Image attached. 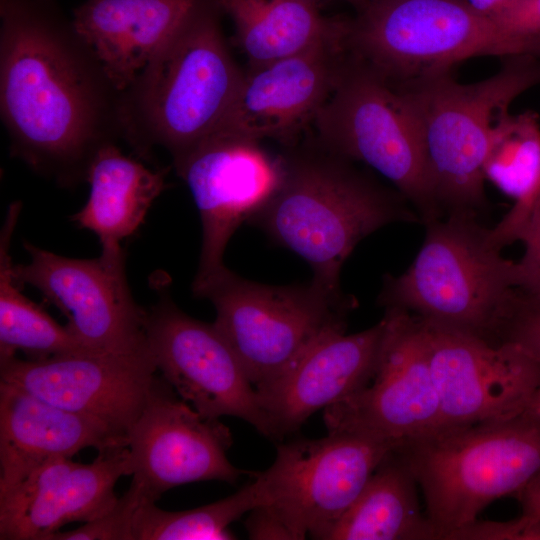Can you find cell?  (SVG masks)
Wrapping results in <instances>:
<instances>
[{
  "label": "cell",
  "mask_w": 540,
  "mask_h": 540,
  "mask_svg": "<svg viewBox=\"0 0 540 540\" xmlns=\"http://www.w3.org/2000/svg\"><path fill=\"white\" fill-rule=\"evenodd\" d=\"M130 475L128 446L98 452L88 464L51 460L0 493L1 540H48L64 525L89 522L117 502L114 487Z\"/></svg>",
  "instance_id": "obj_18"
},
{
  "label": "cell",
  "mask_w": 540,
  "mask_h": 540,
  "mask_svg": "<svg viewBox=\"0 0 540 540\" xmlns=\"http://www.w3.org/2000/svg\"><path fill=\"white\" fill-rule=\"evenodd\" d=\"M399 444L350 433L281 444L272 465L255 473L265 504L295 540L317 535L354 502L375 469Z\"/></svg>",
  "instance_id": "obj_11"
},
{
  "label": "cell",
  "mask_w": 540,
  "mask_h": 540,
  "mask_svg": "<svg viewBox=\"0 0 540 540\" xmlns=\"http://www.w3.org/2000/svg\"><path fill=\"white\" fill-rule=\"evenodd\" d=\"M216 0L192 9L121 95L122 139L139 158L156 147L178 159L228 114L242 71L231 55Z\"/></svg>",
  "instance_id": "obj_3"
},
{
  "label": "cell",
  "mask_w": 540,
  "mask_h": 540,
  "mask_svg": "<svg viewBox=\"0 0 540 540\" xmlns=\"http://www.w3.org/2000/svg\"><path fill=\"white\" fill-rule=\"evenodd\" d=\"M280 159V181L248 223L306 261L312 279L335 293H343V264L362 239L391 223L418 220L398 191L330 152L316 137L291 146Z\"/></svg>",
  "instance_id": "obj_2"
},
{
  "label": "cell",
  "mask_w": 540,
  "mask_h": 540,
  "mask_svg": "<svg viewBox=\"0 0 540 540\" xmlns=\"http://www.w3.org/2000/svg\"><path fill=\"white\" fill-rule=\"evenodd\" d=\"M254 481L214 503L185 511H166L142 501L131 525L130 540H231L229 526L246 512L266 502L262 484Z\"/></svg>",
  "instance_id": "obj_27"
},
{
  "label": "cell",
  "mask_w": 540,
  "mask_h": 540,
  "mask_svg": "<svg viewBox=\"0 0 540 540\" xmlns=\"http://www.w3.org/2000/svg\"><path fill=\"white\" fill-rule=\"evenodd\" d=\"M515 497L521 505V515L540 519V472Z\"/></svg>",
  "instance_id": "obj_36"
},
{
  "label": "cell",
  "mask_w": 540,
  "mask_h": 540,
  "mask_svg": "<svg viewBox=\"0 0 540 540\" xmlns=\"http://www.w3.org/2000/svg\"><path fill=\"white\" fill-rule=\"evenodd\" d=\"M147 348L124 353L76 352L0 361V382L98 421L127 439L156 383Z\"/></svg>",
  "instance_id": "obj_16"
},
{
  "label": "cell",
  "mask_w": 540,
  "mask_h": 540,
  "mask_svg": "<svg viewBox=\"0 0 540 540\" xmlns=\"http://www.w3.org/2000/svg\"><path fill=\"white\" fill-rule=\"evenodd\" d=\"M167 172L168 168H149L124 155L117 143L108 144L93 159L86 181L88 199L70 220L93 232L101 250L121 249V242L138 230L166 188Z\"/></svg>",
  "instance_id": "obj_23"
},
{
  "label": "cell",
  "mask_w": 540,
  "mask_h": 540,
  "mask_svg": "<svg viewBox=\"0 0 540 540\" xmlns=\"http://www.w3.org/2000/svg\"><path fill=\"white\" fill-rule=\"evenodd\" d=\"M385 331L383 316L358 333L330 332L279 376L255 387L273 440L298 430L316 411L368 386L377 372Z\"/></svg>",
  "instance_id": "obj_19"
},
{
  "label": "cell",
  "mask_w": 540,
  "mask_h": 540,
  "mask_svg": "<svg viewBox=\"0 0 540 540\" xmlns=\"http://www.w3.org/2000/svg\"><path fill=\"white\" fill-rule=\"evenodd\" d=\"M346 48L399 86L473 57H540V34H512L461 0H368L350 20Z\"/></svg>",
  "instance_id": "obj_7"
},
{
  "label": "cell",
  "mask_w": 540,
  "mask_h": 540,
  "mask_svg": "<svg viewBox=\"0 0 540 540\" xmlns=\"http://www.w3.org/2000/svg\"><path fill=\"white\" fill-rule=\"evenodd\" d=\"M377 372L361 391L324 409L328 433H350L402 444L443 429L422 321L385 310Z\"/></svg>",
  "instance_id": "obj_10"
},
{
  "label": "cell",
  "mask_w": 540,
  "mask_h": 540,
  "mask_svg": "<svg viewBox=\"0 0 540 540\" xmlns=\"http://www.w3.org/2000/svg\"><path fill=\"white\" fill-rule=\"evenodd\" d=\"M249 539L295 540L286 524L267 505H259L250 511L245 521Z\"/></svg>",
  "instance_id": "obj_35"
},
{
  "label": "cell",
  "mask_w": 540,
  "mask_h": 540,
  "mask_svg": "<svg viewBox=\"0 0 540 540\" xmlns=\"http://www.w3.org/2000/svg\"><path fill=\"white\" fill-rule=\"evenodd\" d=\"M395 448L375 469L348 509L316 539H436L420 510L418 484Z\"/></svg>",
  "instance_id": "obj_25"
},
{
  "label": "cell",
  "mask_w": 540,
  "mask_h": 540,
  "mask_svg": "<svg viewBox=\"0 0 540 540\" xmlns=\"http://www.w3.org/2000/svg\"><path fill=\"white\" fill-rule=\"evenodd\" d=\"M452 540H540V519L521 515L509 521L476 520L455 532Z\"/></svg>",
  "instance_id": "obj_31"
},
{
  "label": "cell",
  "mask_w": 540,
  "mask_h": 540,
  "mask_svg": "<svg viewBox=\"0 0 540 540\" xmlns=\"http://www.w3.org/2000/svg\"><path fill=\"white\" fill-rule=\"evenodd\" d=\"M23 246L30 261L14 264L15 280L36 288L61 311L65 326L84 350L124 353L147 348L146 310L130 291L122 248L78 259L28 241Z\"/></svg>",
  "instance_id": "obj_12"
},
{
  "label": "cell",
  "mask_w": 540,
  "mask_h": 540,
  "mask_svg": "<svg viewBox=\"0 0 540 540\" xmlns=\"http://www.w3.org/2000/svg\"><path fill=\"white\" fill-rule=\"evenodd\" d=\"M189 188L202 225V244L192 285L222 270L228 242L269 200L281 177V159L260 141L217 130L172 161Z\"/></svg>",
  "instance_id": "obj_15"
},
{
  "label": "cell",
  "mask_w": 540,
  "mask_h": 540,
  "mask_svg": "<svg viewBox=\"0 0 540 540\" xmlns=\"http://www.w3.org/2000/svg\"><path fill=\"white\" fill-rule=\"evenodd\" d=\"M503 59L494 75L476 83H460L450 71L396 86L417 115L434 198L443 216L477 214L485 206L483 167L495 117L540 84V57Z\"/></svg>",
  "instance_id": "obj_6"
},
{
  "label": "cell",
  "mask_w": 540,
  "mask_h": 540,
  "mask_svg": "<svg viewBox=\"0 0 540 540\" xmlns=\"http://www.w3.org/2000/svg\"><path fill=\"white\" fill-rule=\"evenodd\" d=\"M145 335L158 371L199 414L241 418L273 440L253 384L214 323L189 316L164 291L146 310Z\"/></svg>",
  "instance_id": "obj_13"
},
{
  "label": "cell",
  "mask_w": 540,
  "mask_h": 540,
  "mask_svg": "<svg viewBox=\"0 0 540 540\" xmlns=\"http://www.w3.org/2000/svg\"><path fill=\"white\" fill-rule=\"evenodd\" d=\"M539 205L540 176L530 195L522 203L514 204L503 219L492 228V235L495 240L502 245H508L516 241L518 233Z\"/></svg>",
  "instance_id": "obj_34"
},
{
  "label": "cell",
  "mask_w": 540,
  "mask_h": 540,
  "mask_svg": "<svg viewBox=\"0 0 540 540\" xmlns=\"http://www.w3.org/2000/svg\"><path fill=\"white\" fill-rule=\"evenodd\" d=\"M346 53L345 44L320 43L249 67L228 114L215 131L260 142L273 138L292 143L329 98Z\"/></svg>",
  "instance_id": "obj_20"
},
{
  "label": "cell",
  "mask_w": 540,
  "mask_h": 540,
  "mask_svg": "<svg viewBox=\"0 0 540 540\" xmlns=\"http://www.w3.org/2000/svg\"><path fill=\"white\" fill-rule=\"evenodd\" d=\"M235 28L249 67L261 66L320 43L346 44L350 19L327 18L308 0H216Z\"/></svg>",
  "instance_id": "obj_24"
},
{
  "label": "cell",
  "mask_w": 540,
  "mask_h": 540,
  "mask_svg": "<svg viewBox=\"0 0 540 540\" xmlns=\"http://www.w3.org/2000/svg\"><path fill=\"white\" fill-rule=\"evenodd\" d=\"M121 95L55 0H0V115L12 156L60 187L122 139Z\"/></svg>",
  "instance_id": "obj_1"
},
{
  "label": "cell",
  "mask_w": 540,
  "mask_h": 540,
  "mask_svg": "<svg viewBox=\"0 0 540 540\" xmlns=\"http://www.w3.org/2000/svg\"><path fill=\"white\" fill-rule=\"evenodd\" d=\"M467 6L481 15L495 19L516 0H461Z\"/></svg>",
  "instance_id": "obj_37"
},
{
  "label": "cell",
  "mask_w": 540,
  "mask_h": 540,
  "mask_svg": "<svg viewBox=\"0 0 540 540\" xmlns=\"http://www.w3.org/2000/svg\"><path fill=\"white\" fill-rule=\"evenodd\" d=\"M142 501L130 486L118 497L115 505L100 517L73 530H59L48 540H130L133 516Z\"/></svg>",
  "instance_id": "obj_29"
},
{
  "label": "cell",
  "mask_w": 540,
  "mask_h": 540,
  "mask_svg": "<svg viewBox=\"0 0 540 540\" xmlns=\"http://www.w3.org/2000/svg\"><path fill=\"white\" fill-rule=\"evenodd\" d=\"M503 341H511L540 360V301L522 294L511 317Z\"/></svg>",
  "instance_id": "obj_32"
},
{
  "label": "cell",
  "mask_w": 540,
  "mask_h": 540,
  "mask_svg": "<svg viewBox=\"0 0 540 540\" xmlns=\"http://www.w3.org/2000/svg\"><path fill=\"white\" fill-rule=\"evenodd\" d=\"M395 451L423 493L436 539L450 540L540 472V412L528 408L506 419L443 428Z\"/></svg>",
  "instance_id": "obj_5"
},
{
  "label": "cell",
  "mask_w": 540,
  "mask_h": 540,
  "mask_svg": "<svg viewBox=\"0 0 540 540\" xmlns=\"http://www.w3.org/2000/svg\"><path fill=\"white\" fill-rule=\"evenodd\" d=\"M493 20L512 34L537 36L540 34V0H516Z\"/></svg>",
  "instance_id": "obj_33"
},
{
  "label": "cell",
  "mask_w": 540,
  "mask_h": 540,
  "mask_svg": "<svg viewBox=\"0 0 540 540\" xmlns=\"http://www.w3.org/2000/svg\"><path fill=\"white\" fill-rule=\"evenodd\" d=\"M317 3L320 0H308ZM353 5L358 11L362 9L368 2V0H343Z\"/></svg>",
  "instance_id": "obj_38"
},
{
  "label": "cell",
  "mask_w": 540,
  "mask_h": 540,
  "mask_svg": "<svg viewBox=\"0 0 540 540\" xmlns=\"http://www.w3.org/2000/svg\"><path fill=\"white\" fill-rule=\"evenodd\" d=\"M523 243L522 257L515 261L516 284L519 291L540 301V205L517 235Z\"/></svg>",
  "instance_id": "obj_30"
},
{
  "label": "cell",
  "mask_w": 540,
  "mask_h": 540,
  "mask_svg": "<svg viewBox=\"0 0 540 540\" xmlns=\"http://www.w3.org/2000/svg\"><path fill=\"white\" fill-rule=\"evenodd\" d=\"M123 446L127 439L98 421L0 382V493L51 460Z\"/></svg>",
  "instance_id": "obj_21"
},
{
  "label": "cell",
  "mask_w": 540,
  "mask_h": 540,
  "mask_svg": "<svg viewBox=\"0 0 540 540\" xmlns=\"http://www.w3.org/2000/svg\"><path fill=\"white\" fill-rule=\"evenodd\" d=\"M192 292L213 304L214 324L254 388L279 376L322 336L346 330L355 304L313 279L300 285H267L226 266L192 285Z\"/></svg>",
  "instance_id": "obj_9"
},
{
  "label": "cell",
  "mask_w": 540,
  "mask_h": 540,
  "mask_svg": "<svg viewBox=\"0 0 540 540\" xmlns=\"http://www.w3.org/2000/svg\"><path fill=\"white\" fill-rule=\"evenodd\" d=\"M531 409L540 412V389L535 394L533 400L531 401L530 407Z\"/></svg>",
  "instance_id": "obj_39"
},
{
  "label": "cell",
  "mask_w": 540,
  "mask_h": 540,
  "mask_svg": "<svg viewBox=\"0 0 540 540\" xmlns=\"http://www.w3.org/2000/svg\"><path fill=\"white\" fill-rule=\"evenodd\" d=\"M22 204L13 202L0 231V361L22 352L27 359L86 351L66 326L26 297L13 275L10 247Z\"/></svg>",
  "instance_id": "obj_26"
},
{
  "label": "cell",
  "mask_w": 540,
  "mask_h": 540,
  "mask_svg": "<svg viewBox=\"0 0 540 540\" xmlns=\"http://www.w3.org/2000/svg\"><path fill=\"white\" fill-rule=\"evenodd\" d=\"M422 323L443 428L506 419L530 407L540 389V360L511 341Z\"/></svg>",
  "instance_id": "obj_14"
},
{
  "label": "cell",
  "mask_w": 540,
  "mask_h": 540,
  "mask_svg": "<svg viewBox=\"0 0 540 540\" xmlns=\"http://www.w3.org/2000/svg\"><path fill=\"white\" fill-rule=\"evenodd\" d=\"M196 0H85L72 22L123 92L184 21Z\"/></svg>",
  "instance_id": "obj_22"
},
{
  "label": "cell",
  "mask_w": 540,
  "mask_h": 540,
  "mask_svg": "<svg viewBox=\"0 0 540 540\" xmlns=\"http://www.w3.org/2000/svg\"><path fill=\"white\" fill-rule=\"evenodd\" d=\"M313 124L322 146L381 174L424 224L443 217L432 190L421 127L409 98L348 51Z\"/></svg>",
  "instance_id": "obj_8"
},
{
  "label": "cell",
  "mask_w": 540,
  "mask_h": 540,
  "mask_svg": "<svg viewBox=\"0 0 540 540\" xmlns=\"http://www.w3.org/2000/svg\"><path fill=\"white\" fill-rule=\"evenodd\" d=\"M485 179L504 194L522 203L540 176V125L532 111L512 114L500 111L493 122Z\"/></svg>",
  "instance_id": "obj_28"
},
{
  "label": "cell",
  "mask_w": 540,
  "mask_h": 540,
  "mask_svg": "<svg viewBox=\"0 0 540 540\" xmlns=\"http://www.w3.org/2000/svg\"><path fill=\"white\" fill-rule=\"evenodd\" d=\"M422 246L408 269L387 275L378 302L425 323L503 342L522 293L515 261L500 253L476 214L453 212L425 223Z\"/></svg>",
  "instance_id": "obj_4"
},
{
  "label": "cell",
  "mask_w": 540,
  "mask_h": 540,
  "mask_svg": "<svg viewBox=\"0 0 540 540\" xmlns=\"http://www.w3.org/2000/svg\"><path fill=\"white\" fill-rule=\"evenodd\" d=\"M228 427L203 417L158 379L127 435L132 486L144 501L186 483L218 480L234 484L245 471L227 457Z\"/></svg>",
  "instance_id": "obj_17"
}]
</instances>
